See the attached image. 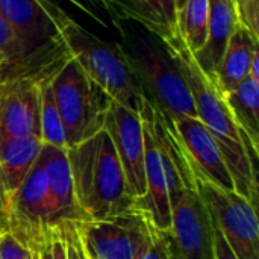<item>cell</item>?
Listing matches in <instances>:
<instances>
[{"instance_id": "26", "label": "cell", "mask_w": 259, "mask_h": 259, "mask_svg": "<svg viewBox=\"0 0 259 259\" xmlns=\"http://www.w3.org/2000/svg\"><path fill=\"white\" fill-rule=\"evenodd\" d=\"M135 259H168L165 241H164V238L161 235V231H158L155 226H153V231H152L150 243L146 246V249Z\"/></svg>"}, {"instance_id": "32", "label": "cell", "mask_w": 259, "mask_h": 259, "mask_svg": "<svg viewBox=\"0 0 259 259\" xmlns=\"http://www.w3.org/2000/svg\"><path fill=\"white\" fill-rule=\"evenodd\" d=\"M39 259H52V255H50V247H44L41 252H39Z\"/></svg>"}, {"instance_id": "7", "label": "cell", "mask_w": 259, "mask_h": 259, "mask_svg": "<svg viewBox=\"0 0 259 259\" xmlns=\"http://www.w3.org/2000/svg\"><path fill=\"white\" fill-rule=\"evenodd\" d=\"M58 226L56 209L47 190V178L36 161L8 200L6 232L23 247L39 253L49 246Z\"/></svg>"}, {"instance_id": "20", "label": "cell", "mask_w": 259, "mask_h": 259, "mask_svg": "<svg viewBox=\"0 0 259 259\" xmlns=\"http://www.w3.org/2000/svg\"><path fill=\"white\" fill-rule=\"evenodd\" d=\"M225 102L240 131L259 152V80L247 76L225 94Z\"/></svg>"}, {"instance_id": "31", "label": "cell", "mask_w": 259, "mask_h": 259, "mask_svg": "<svg viewBox=\"0 0 259 259\" xmlns=\"http://www.w3.org/2000/svg\"><path fill=\"white\" fill-rule=\"evenodd\" d=\"M173 3H175V9H176V14L179 15V12H181V11H182V8L185 6L187 0H173Z\"/></svg>"}, {"instance_id": "8", "label": "cell", "mask_w": 259, "mask_h": 259, "mask_svg": "<svg viewBox=\"0 0 259 259\" xmlns=\"http://www.w3.org/2000/svg\"><path fill=\"white\" fill-rule=\"evenodd\" d=\"M170 209V228L161 231L168 259H215L212 220L196 187L175 193Z\"/></svg>"}, {"instance_id": "25", "label": "cell", "mask_w": 259, "mask_h": 259, "mask_svg": "<svg viewBox=\"0 0 259 259\" xmlns=\"http://www.w3.org/2000/svg\"><path fill=\"white\" fill-rule=\"evenodd\" d=\"M0 259H39V253L23 247L9 232H3L0 235Z\"/></svg>"}, {"instance_id": "6", "label": "cell", "mask_w": 259, "mask_h": 259, "mask_svg": "<svg viewBox=\"0 0 259 259\" xmlns=\"http://www.w3.org/2000/svg\"><path fill=\"white\" fill-rule=\"evenodd\" d=\"M65 14L55 0H0V15L42 76H52L70 56L58 30Z\"/></svg>"}, {"instance_id": "4", "label": "cell", "mask_w": 259, "mask_h": 259, "mask_svg": "<svg viewBox=\"0 0 259 259\" xmlns=\"http://www.w3.org/2000/svg\"><path fill=\"white\" fill-rule=\"evenodd\" d=\"M58 30L68 55L109 99L141 115L149 102L121 46L88 32L68 14L59 23Z\"/></svg>"}, {"instance_id": "27", "label": "cell", "mask_w": 259, "mask_h": 259, "mask_svg": "<svg viewBox=\"0 0 259 259\" xmlns=\"http://www.w3.org/2000/svg\"><path fill=\"white\" fill-rule=\"evenodd\" d=\"M214 250H215V259H238L235 256V253L231 250V247L228 246L222 232L215 226H214Z\"/></svg>"}, {"instance_id": "33", "label": "cell", "mask_w": 259, "mask_h": 259, "mask_svg": "<svg viewBox=\"0 0 259 259\" xmlns=\"http://www.w3.org/2000/svg\"><path fill=\"white\" fill-rule=\"evenodd\" d=\"M0 193H2V185H0ZM2 194H3V193H2ZM3 197H5V196H3Z\"/></svg>"}, {"instance_id": "12", "label": "cell", "mask_w": 259, "mask_h": 259, "mask_svg": "<svg viewBox=\"0 0 259 259\" xmlns=\"http://www.w3.org/2000/svg\"><path fill=\"white\" fill-rule=\"evenodd\" d=\"M170 121L194 181H205L222 190L235 191L220 149L206 126L196 117H176Z\"/></svg>"}, {"instance_id": "13", "label": "cell", "mask_w": 259, "mask_h": 259, "mask_svg": "<svg viewBox=\"0 0 259 259\" xmlns=\"http://www.w3.org/2000/svg\"><path fill=\"white\" fill-rule=\"evenodd\" d=\"M103 129L108 132L121 164L127 188L138 202L146 194L144 137L141 115L111 102Z\"/></svg>"}, {"instance_id": "29", "label": "cell", "mask_w": 259, "mask_h": 259, "mask_svg": "<svg viewBox=\"0 0 259 259\" xmlns=\"http://www.w3.org/2000/svg\"><path fill=\"white\" fill-rule=\"evenodd\" d=\"M6 209H8V202L0 193V235L6 232Z\"/></svg>"}, {"instance_id": "30", "label": "cell", "mask_w": 259, "mask_h": 259, "mask_svg": "<svg viewBox=\"0 0 259 259\" xmlns=\"http://www.w3.org/2000/svg\"><path fill=\"white\" fill-rule=\"evenodd\" d=\"M87 2H91V3H96L100 9H103L109 17L111 20H114V11H112V5H111V0H87Z\"/></svg>"}, {"instance_id": "11", "label": "cell", "mask_w": 259, "mask_h": 259, "mask_svg": "<svg viewBox=\"0 0 259 259\" xmlns=\"http://www.w3.org/2000/svg\"><path fill=\"white\" fill-rule=\"evenodd\" d=\"M144 137V179L146 194L137 202V209L158 229L167 231L171 223L170 196H168V164L161 137L153 121L152 106L147 103L141 114Z\"/></svg>"}, {"instance_id": "28", "label": "cell", "mask_w": 259, "mask_h": 259, "mask_svg": "<svg viewBox=\"0 0 259 259\" xmlns=\"http://www.w3.org/2000/svg\"><path fill=\"white\" fill-rule=\"evenodd\" d=\"M49 247H50V255L52 259H67V252H65V244H64V240L61 237V232L59 229L56 228L55 232H53V237L49 243Z\"/></svg>"}, {"instance_id": "22", "label": "cell", "mask_w": 259, "mask_h": 259, "mask_svg": "<svg viewBox=\"0 0 259 259\" xmlns=\"http://www.w3.org/2000/svg\"><path fill=\"white\" fill-rule=\"evenodd\" d=\"M52 77V76H50ZM50 77H46L39 83V131L41 143L55 147L67 149L65 131L56 108L53 91L50 87Z\"/></svg>"}, {"instance_id": "16", "label": "cell", "mask_w": 259, "mask_h": 259, "mask_svg": "<svg viewBox=\"0 0 259 259\" xmlns=\"http://www.w3.org/2000/svg\"><path fill=\"white\" fill-rule=\"evenodd\" d=\"M258 52L259 36L253 35L240 21L229 36L223 56L212 74L223 94L237 88L238 83L249 76L252 59Z\"/></svg>"}, {"instance_id": "3", "label": "cell", "mask_w": 259, "mask_h": 259, "mask_svg": "<svg viewBox=\"0 0 259 259\" xmlns=\"http://www.w3.org/2000/svg\"><path fill=\"white\" fill-rule=\"evenodd\" d=\"M114 27L149 105L168 118H197L190 88L165 42L132 20H120Z\"/></svg>"}, {"instance_id": "18", "label": "cell", "mask_w": 259, "mask_h": 259, "mask_svg": "<svg viewBox=\"0 0 259 259\" xmlns=\"http://www.w3.org/2000/svg\"><path fill=\"white\" fill-rule=\"evenodd\" d=\"M41 146V140L35 137H0V185L6 202L36 162Z\"/></svg>"}, {"instance_id": "10", "label": "cell", "mask_w": 259, "mask_h": 259, "mask_svg": "<svg viewBox=\"0 0 259 259\" xmlns=\"http://www.w3.org/2000/svg\"><path fill=\"white\" fill-rule=\"evenodd\" d=\"M91 259H135L150 243L153 225L138 209L102 220L76 222Z\"/></svg>"}, {"instance_id": "24", "label": "cell", "mask_w": 259, "mask_h": 259, "mask_svg": "<svg viewBox=\"0 0 259 259\" xmlns=\"http://www.w3.org/2000/svg\"><path fill=\"white\" fill-rule=\"evenodd\" d=\"M240 21L259 36V0H234Z\"/></svg>"}, {"instance_id": "2", "label": "cell", "mask_w": 259, "mask_h": 259, "mask_svg": "<svg viewBox=\"0 0 259 259\" xmlns=\"http://www.w3.org/2000/svg\"><path fill=\"white\" fill-rule=\"evenodd\" d=\"M76 205L83 220L132 212V197L115 147L105 129L67 149Z\"/></svg>"}, {"instance_id": "5", "label": "cell", "mask_w": 259, "mask_h": 259, "mask_svg": "<svg viewBox=\"0 0 259 259\" xmlns=\"http://www.w3.org/2000/svg\"><path fill=\"white\" fill-rule=\"evenodd\" d=\"M50 87L64 124L67 149L103 129L112 100L71 56L53 73Z\"/></svg>"}, {"instance_id": "1", "label": "cell", "mask_w": 259, "mask_h": 259, "mask_svg": "<svg viewBox=\"0 0 259 259\" xmlns=\"http://www.w3.org/2000/svg\"><path fill=\"white\" fill-rule=\"evenodd\" d=\"M162 41L179 65L190 88L197 118L206 126L220 149L234 181L235 193L258 208V152L252 149L246 135L237 126L215 77L203 70L197 56L187 47L179 32L170 39Z\"/></svg>"}, {"instance_id": "21", "label": "cell", "mask_w": 259, "mask_h": 259, "mask_svg": "<svg viewBox=\"0 0 259 259\" xmlns=\"http://www.w3.org/2000/svg\"><path fill=\"white\" fill-rule=\"evenodd\" d=\"M208 0H187L178 15V32L193 53L203 50L208 41Z\"/></svg>"}, {"instance_id": "15", "label": "cell", "mask_w": 259, "mask_h": 259, "mask_svg": "<svg viewBox=\"0 0 259 259\" xmlns=\"http://www.w3.org/2000/svg\"><path fill=\"white\" fill-rule=\"evenodd\" d=\"M36 161L46 173L47 190L56 209L59 226L65 222H83L76 205L67 149L42 143Z\"/></svg>"}, {"instance_id": "14", "label": "cell", "mask_w": 259, "mask_h": 259, "mask_svg": "<svg viewBox=\"0 0 259 259\" xmlns=\"http://www.w3.org/2000/svg\"><path fill=\"white\" fill-rule=\"evenodd\" d=\"M42 79L46 77L27 76L0 83V137L41 140L39 83Z\"/></svg>"}, {"instance_id": "23", "label": "cell", "mask_w": 259, "mask_h": 259, "mask_svg": "<svg viewBox=\"0 0 259 259\" xmlns=\"http://www.w3.org/2000/svg\"><path fill=\"white\" fill-rule=\"evenodd\" d=\"M58 229L65 244L67 259H91L83 246L76 222H65L61 226H58Z\"/></svg>"}, {"instance_id": "19", "label": "cell", "mask_w": 259, "mask_h": 259, "mask_svg": "<svg viewBox=\"0 0 259 259\" xmlns=\"http://www.w3.org/2000/svg\"><path fill=\"white\" fill-rule=\"evenodd\" d=\"M208 41L203 50L194 55L197 56L203 70L209 74H214L229 36L240 23V18L234 0H208Z\"/></svg>"}, {"instance_id": "17", "label": "cell", "mask_w": 259, "mask_h": 259, "mask_svg": "<svg viewBox=\"0 0 259 259\" xmlns=\"http://www.w3.org/2000/svg\"><path fill=\"white\" fill-rule=\"evenodd\" d=\"M111 5L112 24L120 20H132L161 39H170L178 33V14L173 0H111Z\"/></svg>"}, {"instance_id": "9", "label": "cell", "mask_w": 259, "mask_h": 259, "mask_svg": "<svg viewBox=\"0 0 259 259\" xmlns=\"http://www.w3.org/2000/svg\"><path fill=\"white\" fill-rule=\"evenodd\" d=\"M214 226L222 232L238 259H259V220L256 208L235 191L194 181Z\"/></svg>"}]
</instances>
